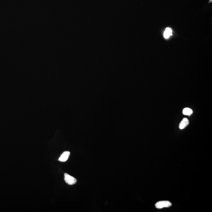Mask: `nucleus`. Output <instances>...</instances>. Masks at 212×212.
I'll use <instances>...</instances> for the list:
<instances>
[{
	"label": "nucleus",
	"mask_w": 212,
	"mask_h": 212,
	"mask_svg": "<svg viewBox=\"0 0 212 212\" xmlns=\"http://www.w3.org/2000/svg\"><path fill=\"white\" fill-rule=\"evenodd\" d=\"M64 179L67 184L69 185H72L75 184L77 182L76 179L69 174L65 173L64 174Z\"/></svg>",
	"instance_id": "1"
},
{
	"label": "nucleus",
	"mask_w": 212,
	"mask_h": 212,
	"mask_svg": "<svg viewBox=\"0 0 212 212\" xmlns=\"http://www.w3.org/2000/svg\"><path fill=\"white\" fill-rule=\"evenodd\" d=\"M172 206V203L168 201H162L155 203V207L158 209H162L164 207H169Z\"/></svg>",
	"instance_id": "2"
},
{
	"label": "nucleus",
	"mask_w": 212,
	"mask_h": 212,
	"mask_svg": "<svg viewBox=\"0 0 212 212\" xmlns=\"http://www.w3.org/2000/svg\"><path fill=\"white\" fill-rule=\"evenodd\" d=\"M70 155V152L68 151H66L63 153L59 158V160L61 162H65L68 160Z\"/></svg>",
	"instance_id": "3"
},
{
	"label": "nucleus",
	"mask_w": 212,
	"mask_h": 212,
	"mask_svg": "<svg viewBox=\"0 0 212 212\" xmlns=\"http://www.w3.org/2000/svg\"><path fill=\"white\" fill-rule=\"evenodd\" d=\"M189 124V121L186 118H184L181 121L179 125V128L180 129H184Z\"/></svg>",
	"instance_id": "4"
},
{
	"label": "nucleus",
	"mask_w": 212,
	"mask_h": 212,
	"mask_svg": "<svg viewBox=\"0 0 212 212\" xmlns=\"http://www.w3.org/2000/svg\"><path fill=\"white\" fill-rule=\"evenodd\" d=\"M193 113V111L191 108H185L183 111V114L185 115H190Z\"/></svg>",
	"instance_id": "5"
},
{
	"label": "nucleus",
	"mask_w": 212,
	"mask_h": 212,
	"mask_svg": "<svg viewBox=\"0 0 212 212\" xmlns=\"http://www.w3.org/2000/svg\"><path fill=\"white\" fill-rule=\"evenodd\" d=\"M164 37L166 38H169L170 35L168 33L166 32V31H165L164 33Z\"/></svg>",
	"instance_id": "6"
},
{
	"label": "nucleus",
	"mask_w": 212,
	"mask_h": 212,
	"mask_svg": "<svg viewBox=\"0 0 212 212\" xmlns=\"http://www.w3.org/2000/svg\"><path fill=\"white\" fill-rule=\"evenodd\" d=\"M165 31H166V32L168 33L170 35H172V30L171 29L169 28V27H167V28H166Z\"/></svg>",
	"instance_id": "7"
},
{
	"label": "nucleus",
	"mask_w": 212,
	"mask_h": 212,
	"mask_svg": "<svg viewBox=\"0 0 212 212\" xmlns=\"http://www.w3.org/2000/svg\"><path fill=\"white\" fill-rule=\"evenodd\" d=\"M210 2H212V0H210Z\"/></svg>",
	"instance_id": "8"
}]
</instances>
